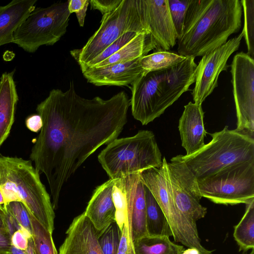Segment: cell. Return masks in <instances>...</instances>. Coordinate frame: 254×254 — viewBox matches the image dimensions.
I'll list each match as a JSON object with an SVG mask.
<instances>
[{"instance_id": "6da1fadb", "label": "cell", "mask_w": 254, "mask_h": 254, "mask_svg": "<svg viewBox=\"0 0 254 254\" xmlns=\"http://www.w3.org/2000/svg\"><path fill=\"white\" fill-rule=\"evenodd\" d=\"M130 100L124 91L111 98L91 99L75 91L52 90L36 111L42 127L30 158L49 184L54 209L64 184L99 148L117 138L127 123Z\"/></svg>"}, {"instance_id": "7a4b0ae2", "label": "cell", "mask_w": 254, "mask_h": 254, "mask_svg": "<svg viewBox=\"0 0 254 254\" xmlns=\"http://www.w3.org/2000/svg\"><path fill=\"white\" fill-rule=\"evenodd\" d=\"M240 0H190L177 52L185 57L203 56L225 43L242 25Z\"/></svg>"}, {"instance_id": "3957f363", "label": "cell", "mask_w": 254, "mask_h": 254, "mask_svg": "<svg viewBox=\"0 0 254 254\" xmlns=\"http://www.w3.org/2000/svg\"><path fill=\"white\" fill-rule=\"evenodd\" d=\"M194 57L168 68L144 71L131 84L130 100L133 118L147 125L165 111L195 82L197 64Z\"/></svg>"}, {"instance_id": "277c9868", "label": "cell", "mask_w": 254, "mask_h": 254, "mask_svg": "<svg viewBox=\"0 0 254 254\" xmlns=\"http://www.w3.org/2000/svg\"><path fill=\"white\" fill-rule=\"evenodd\" d=\"M0 189L4 205L11 201L21 202L29 213L53 233L54 209L39 172L31 161L16 157L0 156Z\"/></svg>"}, {"instance_id": "5b68a950", "label": "cell", "mask_w": 254, "mask_h": 254, "mask_svg": "<svg viewBox=\"0 0 254 254\" xmlns=\"http://www.w3.org/2000/svg\"><path fill=\"white\" fill-rule=\"evenodd\" d=\"M98 160L110 179L160 168L162 154L153 132L139 130L133 136L116 138L107 145Z\"/></svg>"}, {"instance_id": "8992f818", "label": "cell", "mask_w": 254, "mask_h": 254, "mask_svg": "<svg viewBox=\"0 0 254 254\" xmlns=\"http://www.w3.org/2000/svg\"><path fill=\"white\" fill-rule=\"evenodd\" d=\"M209 134L212 140L198 151L179 155L197 180L232 164L254 160V138L230 130L227 126Z\"/></svg>"}, {"instance_id": "52a82bcc", "label": "cell", "mask_w": 254, "mask_h": 254, "mask_svg": "<svg viewBox=\"0 0 254 254\" xmlns=\"http://www.w3.org/2000/svg\"><path fill=\"white\" fill-rule=\"evenodd\" d=\"M167 161L162 159L160 168H151L140 173V179L161 208L176 242L197 249L200 254H212L201 244L196 223L188 219L177 208L172 193L167 171Z\"/></svg>"}, {"instance_id": "ba28073f", "label": "cell", "mask_w": 254, "mask_h": 254, "mask_svg": "<svg viewBox=\"0 0 254 254\" xmlns=\"http://www.w3.org/2000/svg\"><path fill=\"white\" fill-rule=\"evenodd\" d=\"M131 31L148 32L143 23L139 0H123L115 10L104 14L99 29L81 49L71 51L70 54L79 65L86 64L124 34Z\"/></svg>"}, {"instance_id": "9c48e42d", "label": "cell", "mask_w": 254, "mask_h": 254, "mask_svg": "<svg viewBox=\"0 0 254 254\" xmlns=\"http://www.w3.org/2000/svg\"><path fill=\"white\" fill-rule=\"evenodd\" d=\"M197 183L202 197L213 203H249L254 200V160L226 166Z\"/></svg>"}, {"instance_id": "30bf717a", "label": "cell", "mask_w": 254, "mask_h": 254, "mask_svg": "<svg viewBox=\"0 0 254 254\" xmlns=\"http://www.w3.org/2000/svg\"><path fill=\"white\" fill-rule=\"evenodd\" d=\"M68 4L67 0L35 8L13 33L12 43L30 53L41 46L55 44L66 32Z\"/></svg>"}, {"instance_id": "8fae6325", "label": "cell", "mask_w": 254, "mask_h": 254, "mask_svg": "<svg viewBox=\"0 0 254 254\" xmlns=\"http://www.w3.org/2000/svg\"><path fill=\"white\" fill-rule=\"evenodd\" d=\"M230 66L237 119L235 130L254 138V59L238 53Z\"/></svg>"}, {"instance_id": "7c38bea8", "label": "cell", "mask_w": 254, "mask_h": 254, "mask_svg": "<svg viewBox=\"0 0 254 254\" xmlns=\"http://www.w3.org/2000/svg\"><path fill=\"white\" fill-rule=\"evenodd\" d=\"M167 163V171L175 203L188 219L196 223L205 217L207 208L200 203L197 179L179 155Z\"/></svg>"}, {"instance_id": "4fadbf2b", "label": "cell", "mask_w": 254, "mask_h": 254, "mask_svg": "<svg viewBox=\"0 0 254 254\" xmlns=\"http://www.w3.org/2000/svg\"><path fill=\"white\" fill-rule=\"evenodd\" d=\"M243 37L242 32L238 36L202 56L196 66L195 85L191 92L194 103L202 105L217 86L220 73L228 70L230 66L228 60L239 49Z\"/></svg>"}, {"instance_id": "5bb4252c", "label": "cell", "mask_w": 254, "mask_h": 254, "mask_svg": "<svg viewBox=\"0 0 254 254\" xmlns=\"http://www.w3.org/2000/svg\"><path fill=\"white\" fill-rule=\"evenodd\" d=\"M142 19L146 30L152 35L158 51H167L177 42L168 0H139Z\"/></svg>"}, {"instance_id": "9a60e30c", "label": "cell", "mask_w": 254, "mask_h": 254, "mask_svg": "<svg viewBox=\"0 0 254 254\" xmlns=\"http://www.w3.org/2000/svg\"><path fill=\"white\" fill-rule=\"evenodd\" d=\"M99 232L83 212L73 220L58 254H103Z\"/></svg>"}, {"instance_id": "2e32d148", "label": "cell", "mask_w": 254, "mask_h": 254, "mask_svg": "<svg viewBox=\"0 0 254 254\" xmlns=\"http://www.w3.org/2000/svg\"><path fill=\"white\" fill-rule=\"evenodd\" d=\"M140 173L124 176L128 227L132 242L147 235L144 185L140 179Z\"/></svg>"}, {"instance_id": "e0dca14e", "label": "cell", "mask_w": 254, "mask_h": 254, "mask_svg": "<svg viewBox=\"0 0 254 254\" xmlns=\"http://www.w3.org/2000/svg\"><path fill=\"white\" fill-rule=\"evenodd\" d=\"M141 58L81 71L88 82L96 86H128L144 71L141 66Z\"/></svg>"}, {"instance_id": "ac0fdd59", "label": "cell", "mask_w": 254, "mask_h": 254, "mask_svg": "<svg viewBox=\"0 0 254 254\" xmlns=\"http://www.w3.org/2000/svg\"><path fill=\"white\" fill-rule=\"evenodd\" d=\"M204 114L201 105L190 102L184 106L178 128L186 155L195 152L205 145L204 138L207 132L204 127Z\"/></svg>"}, {"instance_id": "d6986e66", "label": "cell", "mask_w": 254, "mask_h": 254, "mask_svg": "<svg viewBox=\"0 0 254 254\" xmlns=\"http://www.w3.org/2000/svg\"><path fill=\"white\" fill-rule=\"evenodd\" d=\"M114 182L115 179H110L97 187L84 212L99 232L115 221L116 209L112 197Z\"/></svg>"}, {"instance_id": "ffe728a7", "label": "cell", "mask_w": 254, "mask_h": 254, "mask_svg": "<svg viewBox=\"0 0 254 254\" xmlns=\"http://www.w3.org/2000/svg\"><path fill=\"white\" fill-rule=\"evenodd\" d=\"M37 0H13L0 5V46L12 43L13 34L36 8Z\"/></svg>"}, {"instance_id": "44dd1931", "label": "cell", "mask_w": 254, "mask_h": 254, "mask_svg": "<svg viewBox=\"0 0 254 254\" xmlns=\"http://www.w3.org/2000/svg\"><path fill=\"white\" fill-rule=\"evenodd\" d=\"M14 72H5L0 77V147L9 134L18 101Z\"/></svg>"}, {"instance_id": "7402d4cb", "label": "cell", "mask_w": 254, "mask_h": 254, "mask_svg": "<svg viewBox=\"0 0 254 254\" xmlns=\"http://www.w3.org/2000/svg\"><path fill=\"white\" fill-rule=\"evenodd\" d=\"M156 50V44L152 35L147 32H140L117 52L93 67L130 61Z\"/></svg>"}, {"instance_id": "603a6c76", "label": "cell", "mask_w": 254, "mask_h": 254, "mask_svg": "<svg viewBox=\"0 0 254 254\" xmlns=\"http://www.w3.org/2000/svg\"><path fill=\"white\" fill-rule=\"evenodd\" d=\"M146 225L147 234L151 236H172L164 213L150 190L144 186Z\"/></svg>"}, {"instance_id": "cb8c5ba5", "label": "cell", "mask_w": 254, "mask_h": 254, "mask_svg": "<svg viewBox=\"0 0 254 254\" xmlns=\"http://www.w3.org/2000/svg\"><path fill=\"white\" fill-rule=\"evenodd\" d=\"M134 254H182L184 246L172 242L166 236L146 235L133 242Z\"/></svg>"}, {"instance_id": "d4e9b609", "label": "cell", "mask_w": 254, "mask_h": 254, "mask_svg": "<svg viewBox=\"0 0 254 254\" xmlns=\"http://www.w3.org/2000/svg\"><path fill=\"white\" fill-rule=\"evenodd\" d=\"M234 228L233 236L239 252L254 249V200L246 204L245 213Z\"/></svg>"}, {"instance_id": "484cf974", "label": "cell", "mask_w": 254, "mask_h": 254, "mask_svg": "<svg viewBox=\"0 0 254 254\" xmlns=\"http://www.w3.org/2000/svg\"><path fill=\"white\" fill-rule=\"evenodd\" d=\"M30 216L32 225L31 241L34 254H58L52 234L30 214Z\"/></svg>"}, {"instance_id": "4316f807", "label": "cell", "mask_w": 254, "mask_h": 254, "mask_svg": "<svg viewBox=\"0 0 254 254\" xmlns=\"http://www.w3.org/2000/svg\"><path fill=\"white\" fill-rule=\"evenodd\" d=\"M186 58L173 52L158 51L142 57L140 64L145 71H157L180 63Z\"/></svg>"}, {"instance_id": "83f0119b", "label": "cell", "mask_w": 254, "mask_h": 254, "mask_svg": "<svg viewBox=\"0 0 254 254\" xmlns=\"http://www.w3.org/2000/svg\"><path fill=\"white\" fill-rule=\"evenodd\" d=\"M112 197L116 209L115 221L122 231L124 224L128 221L127 200L124 177L115 179Z\"/></svg>"}, {"instance_id": "f1b7e54d", "label": "cell", "mask_w": 254, "mask_h": 254, "mask_svg": "<svg viewBox=\"0 0 254 254\" xmlns=\"http://www.w3.org/2000/svg\"><path fill=\"white\" fill-rule=\"evenodd\" d=\"M121 235L122 231L115 221L99 232L98 241L103 254H117Z\"/></svg>"}, {"instance_id": "f546056e", "label": "cell", "mask_w": 254, "mask_h": 254, "mask_svg": "<svg viewBox=\"0 0 254 254\" xmlns=\"http://www.w3.org/2000/svg\"><path fill=\"white\" fill-rule=\"evenodd\" d=\"M244 15V26L242 32L249 56L254 57V0H241Z\"/></svg>"}, {"instance_id": "4dcf8cb0", "label": "cell", "mask_w": 254, "mask_h": 254, "mask_svg": "<svg viewBox=\"0 0 254 254\" xmlns=\"http://www.w3.org/2000/svg\"><path fill=\"white\" fill-rule=\"evenodd\" d=\"M138 33H139L131 31L124 34L92 61L86 64L80 65L81 70L86 68L93 67L96 64L109 58L129 42Z\"/></svg>"}, {"instance_id": "1f68e13d", "label": "cell", "mask_w": 254, "mask_h": 254, "mask_svg": "<svg viewBox=\"0 0 254 254\" xmlns=\"http://www.w3.org/2000/svg\"><path fill=\"white\" fill-rule=\"evenodd\" d=\"M190 0H168L171 17L178 35L181 36Z\"/></svg>"}, {"instance_id": "d6a6232c", "label": "cell", "mask_w": 254, "mask_h": 254, "mask_svg": "<svg viewBox=\"0 0 254 254\" xmlns=\"http://www.w3.org/2000/svg\"><path fill=\"white\" fill-rule=\"evenodd\" d=\"M5 205L19 225L32 234V225L29 212L20 201H11Z\"/></svg>"}, {"instance_id": "836d02e7", "label": "cell", "mask_w": 254, "mask_h": 254, "mask_svg": "<svg viewBox=\"0 0 254 254\" xmlns=\"http://www.w3.org/2000/svg\"><path fill=\"white\" fill-rule=\"evenodd\" d=\"M68 9L70 13H75L76 17L81 27L84 24L85 18L88 5L89 0H69Z\"/></svg>"}, {"instance_id": "e575fe53", "label": "cell", "mask_w": 254, "mask_h": 254, "mask_svg": "<svg viewBox=\"0 0 254 254\" xmlns=\"http://www.w3.org/2000/svg\"><path fill=\"white\" fill-rule=\"evenodd\" d=\"M31 237L30 233L22 228L15 232L11 236V245L18 250L25 251L28 247L29 241Z\"/></svg>"}, {"instance_id": "d590c367", "label": "cell", "mask_w": 254, "mask_h": 254, "mask_svg": "<svg viewBox=\"0 0 254 254\" xmlns=\"http://www.w3.org/2000/svg\"><path fill=\"white\" fill-rule=\"evenodd\" d=\"M123 0H90L92 9L99 10L103 15L115 10L121 3Z\"/></svg>"}, {"instance_id": "8d00e7d4", "label": "cell", "mask_w": 254, "mask_h": 254, "mask_svg": "<svg viewBox=\"0 0 254 254\" xmlns=\"http://www.w3.org/2000/svg\"><path fill=\"white\" fill-rule=\"evenodd\" d=\"M3 209L4 211V221L5 228L6 231L11 236L15 232L23 227L19 225L5 205H3Z\"/></svg>"}, {"instance_id": "74e56055", "label": "cell", "mask_w": 254, "mask_h": 254, "mask_svg": "<svg viewBox=\"0 0 254 254\" xmlns=\"http://www.w3.org/2000/svg\"><path fill=\"white\" fill-rule=\"evenodd\" d=\"M131 240L128 227V221L122 230L120 243L117 254H128L129 242Z\"/></svg>"}, {"instance_id": "f35d334b", "label": "cell", "mask_w": 254, "mask_h": 254, "mask_svg": "<svg viewBox=\"0 0 254 254\" xmlns=\"http://www.w3.org/2000/svg\"><path fill=\"white\" fill-rule=\"evenodd\" d=\"M11 236L5 230L0 229V254H11Z\"/></svg>"}, {"instance_id": "ab89813d", "label": "cell", "mask_w": 254, "mask_h": 254, "mask_svg": "<svg viewBox=\"0 0 254 254\" xmlns=\"http://www.w3.org/2000/svg\"><path fill=\"white\" fill-rule=\"evenodd\" d=\"M26 127L30 130L38 132L42 127V120L40 115L34 114L29 116L25 121Z\"/></svg>"}, {"instance_id": "60d3db41", "label": "cell", "mask_w": 254, "mask_h": 254, "mask_svg": "<svg viewBox=\"0 0 254 254\" xmlns=\"http://www.w3.org/2000/svg\"><path fill=\"white\" fill-rule=\"evenodd\" d=\"M0 229L6 230L4 221V211L3 206H0Z\"/></svg>"}, {"instance_id": "b9f144b4", "label": "cell", "mask_w": 254, "mask_h": 254, "mask_svg": "<svg viewBox=\"0 0 254 254\" xmlns=\"http://www.w3.org/2000/svg\"><path fill=\"white\" fill-rule=\"evenodd\" d=\"M182 254H200L199 251L195 248H188L184 250Z\"/></svg>"}, {"instance_id": "7bdbcfd3", "label": "cell", "mask_w": 254, "mask_h": 254, "mask_svg": "<svg viewBox=\"0 0 254 254\" xmlns=\"http://www.w3.org/2000/svg\"><path fill=\"white\" fill-rule=\"evenodd\" d=\"M4 204V201L1 190L0 189V206H2Z\"/></svg>"}, {"instance_id": "ee69618b", "label": "cell", "mask_w": 254, "mask_h": 254, "mask_svg": "<svg viewBox=\"0 0 254 254\" xmlns=\"http://www.w3.org/2000/svg\"><path fill=\"white\" fill-rule=\"evenodd\" d=\"M243 254H254V249H252L250 253L247 254V252H243Z\"/></svg>"}, {"instance_id": "f6af8a7d", "label": "cell", "mask_w": 254, "mask_h": 254, "mask_svg": "<svg viewBox=\"0 0 254 254\" xmlns=\"http://www.w3.org/2000/svg\"></svg>"}]
</instances>
